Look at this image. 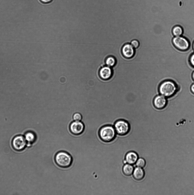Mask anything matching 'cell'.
<instances>
[{
	"label": "cell",
	"instance_id": "obj_1",
	"mask_svg": "<svg viewBox=\"0 0 194 195\" xmlns=\"http://www.w3.org/2000/svg\"><path fill=\"white\" fill-rule=\"evenodd\" d=\"M54 159L56 164L62 168L70 167L73 162V158L71 155L64 151L57 152L54 156Z\"/></svg>",
	"mask_w": 194,
	"mask_h": 195
},
{
	"label": "cell",
	"instance_id": "obj_2",
	"mask_svg": "<svg viewBox=\"0 0 194 195\" xmlns=\"http://www.w3.org/2000/svg\"><path fill=\"white\" fill-rule=\"evenodd\" d=\"M116 132L113 126L106 125L102 127L99 130L98 135L101 140L108 142L112 141L115 138Z\"/></svg>",
	"mask_w": 194,
	"mask_h": 195
},
{
	"label": "cell",
	"instance_id": "obj_3",
	"mask_svg": "<svg viewBox=\"0 0 194 195\" xmlns=\"http://www.w3.org/2000/svg\"><path fill=\"white\" fill-rule=\"evenodd\" d=\"M177 90L176 84L171 81H165L160 85L159 91L161 95L166 97H171L174 94Z\"/></svg>",
	"mask_w": 194,
	"mask_h": 195
},
{
	"label": "cell",
	"instance_id": "obj_4",
	"mask_svg": "<svg viewBox=\"0 0 194 195\" xmlns=\"http://www.w3.org/2000/svg\"><path fill=\"white\" fill-rule=\"evenodd\" d=\"M114 127L116 133L120 136L127 134L130 130L129 123L127 121L123 119L116 121L114 123Z\"/></svg>",
	"mask_w": 194,
	"mask_h": 195
},
{
	"label": "cell",
	"instance_id": "obj_5",
	"mask_svg": "<svg viewBox=\"0 0 194 195\" xmlns=\"http://www.w3.org/2000/svg\"><path fill=\"white\" fill-rule=\"evenodd\" d=\"M172 43L176 48L183 51L187 50L190 46L188 41L185 38L181 36L174 37L172 40Z\"/></svg>",
	"mask_w": 194,
	"mask_h": 195
},
{
	"label": "cell",
	"instance_id": "obj_6",
	"mask_svg": "<svg viewBox=\"0 0 194 195\" xmlns=\"http://www.w3.org/2000/svg\"><path fill=\"white\" fill-rule=\"evenodd\" d=\"M69 130L74 135H79L84 132V126L82 122L80 121H75L71 123L69 126Z\"/></svg>",
	"mask_w": 194,
	"mask_h": 195
},
{
	"label": "cell",
	"instance_id": "obj_7",
	"mask_svg": "<svg viewBox=\"0 0 194 195\" xmlns=\"http://www.w3.org/2000/svg\"><path fill=\"white\" fill-rule=\"evenodd\" d=\"M12 144L14 148L18 150L24 148L26 144V140L23 136L19 135L16 136L13 139Z\"/></svg>",
	"mask_w": 194,
	"mask_h": 195
},
{
	"label": "cell",
	"instance_id": "obj_8",
	"mask_svg": "<svg viewBox=\"0 0 194 195\" xmlns=\"http://www.w3.org/2000/svg\"><path fill=\"white\" fill-rule=\"evenodd\" d=\"M167 101L166 98L162 95H158L154 98L153 103L155 107L158 109H161L165 107Z\"/></svg>",
	"mask_w": 194,
	"mask_h": 195
},
{
	"label": "cell",
	"instance_id": "obj_9",
	"mask_svg": "<svg viewBox=\"0 0 194 195\" xmlns=\"http://www.w3.org/2000/svg\"><path fill=\"white\" fill-rule=\"evenodd\" d=\"M112 69L108 66H105L102 68L99 71L100 78L104 80H107L112 77Z\"/></svg>",
	"mask_w": 194,
	"mask_h": 195
},
{
	"label": "cell",
	"instance_id": "obj_10",
	"mask_svg": "<svg viewBox=\"0 0 194 195\" xmlns=\"http://www.w3.org/2000/svg\"><path fill=\"white\" fill-rule=\"evenodd\" d=\"M122 51L124 56L128 58L132 57L135 54L134 48L129 44L125 45L122 47Z\"/></svg>",
	"mask_w": 194,
	"mask_h": 195
},
{
	"label": "cell",
	"instance_id": "obj_11",
	"mask_svg": "<svg viewBox=\"0 0 194 195\" xmlns=\"http://www.w3.org/2000/svg\"><path fill=\"white\" fill-rule=\"evenodd\" d=\"M138 158L137 154L135 152L130 151L125 155V160L126 163L131 165L135 164Z\"/></svg>",
	"mask_w": 194,
	"mask_h": 195
},
{
	"label": "cell",
	"instance_id": "obj_12",
	"mask_svg": "<svg viewBox=\"0 0 194 195\" xmlns=\"http://www.w3.org/2000/svg\"><path fill=\"white\" fill-rule=\"evenodd\" d=\"M133 175L134 178L135 180L139 181L144 178L145 173L142 168L137 167L134 170Z\"/></svg>",
	"mask_w": 194,
	"mask_h": 195
},
{
	"label": "cell",
	"instance_id": "obj_13",
	"mask_svg": "<svg viewBox=\"0 0 194 195\" xmlns=\"http://www.w3.org/2000/svg\"><path fill=\"white\" fill-rule=\"evenodd\" d=\"M134 167L132 165L128 164H125L122 168V172L125 176H129L133 174Z\"/></svg>",
	"mask_w": 194,
	"mask_h": 195
},
{
	"label": "cell",
	"instance_id": "obj_14",
	"mask_svg": "<svg viewBox=\"0 0 194 195\" xmlns=\"http://www.w3.org/2000/svg\"><path fill=\"white\" fill-rule=\"evenodd\" d=\"M172 32L173 35L175 37L179 36L182 34L183 30L180 26L176 25L173 28Z\"/></svg>",
	"mask_w": 194,
	"mask_h": 195
},
{
	"label": "cell",
	"instance_id": "obj_15",
	"mask_svg": "<svg viewBox=\"0 0 194 195\" xmlns=\"http://www.w3.org/2000/svg\"><path fill=\"white\" fill-rule=\"evenodd\" d=\"M25 138L26 141L29 142H33L35 139V136L33 133L29 132L25 134Z\"/></svg>",
	"mask_w": 194,
	"mask_h": 195
},
{
	"label": "cell",
	"instance_id": "obj_16",
	"mask_svg": "<svg viewBox=\"0 0 194 195\" xmlns=\"http://www.w3.org/2000/svg\"><path fill=\"white\" fill-rule=\"evenodd\" d=\"M106 63L107 66L110 67L113 66L116 63V60L113 57H108L106 61Z\"/></svg>",
	"mask_w": 194,
	"mask_h": 195
},
{
	"label": "cell",
	"instance_id": "obj_17",
	"mask_svg": "<svg viewBox=\"0 0 194 195\" xmlns=\"http://www.w3.org/2000/svg\"><path fill=\"white\" fill-rule=\"evenodd\" d=\"M135 163L137 167L142 168L145 166L146 162L144 159L142 158H138Z\"/></svg>",
	"mask_w": 194,
	"mask_h": 195
},
{
	"label": "cell",
	"instance_id": "obj_18",
	"mask_svg": "<svg viewBox=\"0 0 194 195\" xmlns=\"http://www.w3.org/2000/svg\"><path fill=\"white\" fill-rule=\"evenodd\" d=\"M82 118V115L79 113L76 112L73 115V119L75 121H80Z\"/></svg>",
	"mask_w": 194,
	"mask_h": 195
},
{
	"label": "cell",
	"instance_id": "obj_19",
	"mask_svg": "<svg viewBox=\"0 0 194 195\" xmlns=\"http://www.w3.org/2000/svg\"><path fill=\"white\" fill-rule=\"evenodd\" d=\"M131 44L134 48H137L139 46V42L136 40H134L132 41Z\"/></svg>",
	"mask_w": 194,
	"mask_h": 195
},
{
	"label": "cell",
	"instance_id": "obj_20",
	"mask_svg": "<svg viewBox=\"0 0 194 195\" xmlns=\"http://www.w3.org/2000/svg\"><path fill=\"white\" fill-rule=\"evenodd\" d=\"M189 63L192 66L194 67V53L190 56L189 59Z\"/></svg>",
	"mask_w": 194,
	"mask_h": 195
},
{
	"label": "cell",
	"instance_id": "obj_21",
	"mask_svg": "<svg viewBox=\"0 0 194 195\" xmlns=\"http://www.w3.org/2000/svg\"><path fill=\"white\" fill-rule=\"evenodd\" d=\"M40 1L44 3H49L51 2L52 1V0H40Z\"/></svg>",
	"mask_w": 194,
	"mask_h": 195
},
{
	"label": "cell",
	"instance_id": "obj_22",
	"mask_svg": "<svg viewBox=\"0 0 194 195\" xmlns=\"http://www.w3.org/2000/svg\"><path fill=\"white\" fill-rule=\"evenodd\" d=\"M191 92L194 94V83L192 85L191 87Z\"/></svg>",
	"mask_w": 194,
	"mask_h": 195
},
{
	"label": "cell",
	"instance_id": "obj_23",
	"mask_svg": "<svg viewBox=\"0 0 194 195\" xmlns=\"http://www.w3.org/2000/svg\"><path fill=\"white\" fill-rule=\"evenodd\" d=\"M192 77L193 80H194V71L192 73Z\"/></svg>",
	"mask_w": 194,
	"mask_h": 195
},
{
	"label": "cell",
	"instance_id": "obj_24",
	"mask_svg": "<svg viewBox=\"0 0 194 195\" xmlns=\"http://www.w3.org/2000/svg\"><path fill=\"white\" fill-rule=\"evenodd\" d=\"M193 50L194 51V41H193Z\"/></svg>",
	"mask_w": 194,
	"mask_h": 195
}]
</instances>
